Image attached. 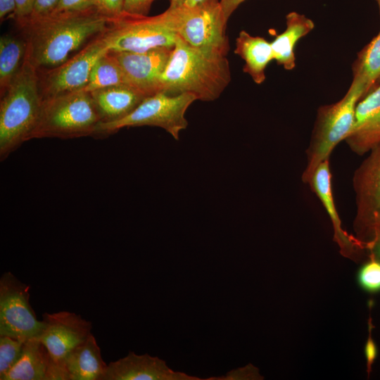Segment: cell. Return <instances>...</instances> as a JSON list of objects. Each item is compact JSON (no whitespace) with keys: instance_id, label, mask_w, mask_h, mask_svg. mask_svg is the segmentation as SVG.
Listing matches in <instances>:
<instances>
[{"instance_id":"cell-30","label":"cell","mask_w":380,"mask_h":380,"mask_svg":"<svg viewBox=\"0 0 380 380\" xmlns=\"http://www.w3.org/2000/svg\"><path fill=\"white\" fill-rule=\"evenodd\" d=\"M34 0H15V11L14 20L20 27L27 20L32 11Z\"/></svg>"},{"instance_id":"cell-31","label":"cell","mask_w":380,"mask_h":380,"mask_svg":"<svg viewBox=\"0 0 380 380\" xmlns=\"http://www.w3.org/2000/svg\"><path fill=\"white\" fill-rule=\"evenodd\" d=\"M124 12L132 15H144L154 0H123Z\"/></svg>"},{"instance_id":"cell-2","label":"cell","mask_w":380,"mask_h":380,"mask_svg":"<svg viewBox=\"0 0 380 380\" xmlns=\"http://www.w3.org/2000/svg\"><path fill=\"white\" fill-rule=\"evenodd\" d=\"M231 81L227 55L193 47L177 35L162 75V91L191 94L197 100L220 97Z\"/></svg>"},{"instance_id":"cell-13","label":"cell","mask_w":380,"mask_h":380,"mask_svg":"<svg viewBox=\"0 0 380 380\" xmlns=\"http://www.w3.org/2000/svg\"><path fill=\"white\" fill-rule=\"evenodd\" d=\"M42 317L44 327L38 338L48 349L56 366L70 350L92 334L91 323L74 312L60 311L44 313Z\"/></svg>"},{"instance_id":"cell-26","label":"cell","mask_w":380,"mask_h":380,"mask_svg":"<svg viewBox=\"0 0 380 380\" xmlns=\"http://www.w3.org/2000/svg\"><path fill=\"white\" fill-rule=\"evenodd\" d=\"M357 281L365 291L374 293L380 291V261L371 256L357 274Z\"/></svg>"},{"instance_id":"cell-37","label":"cell","mask_w":380,"mask_h":380,"mask_svg":"<svg viewBox=\"0 0 380 380\" xmlns=\"http://www.w3.org/2000/svg\"><path fill=\"white\" fill-rule=\"evenodd\" d=\"M205 0H188L187 2L185 4V6L191 7L194 6Z\"/></svg>"},{"instance_id":"cell-35","label":"cell","mask_w":380,"mask_h":380,"mask_svg":"<svg viewBox=\"0 0 380 380\" xmlns=\"http://www.w3.org/2000/svg\"><path fill=\"white\" fill-rule=\"evenodd\" d=\"M369 249L371 250L372 255L380 261V234Z\"/></svg>"},{"instance_id":"cell-34","label":"cell","mask_w":380,"mask_h":380,"mask_svg":"<svg viewBox=\"0 0 380 380\" xmlns=\"http://www.w3.org/2000/svg\"><path fill=\"white\" fill-rule=\"evenodd\" d=\"M246 0H220V4L227 20L237 7Z\"/></svg>"},{"instance_id":"cell-3","label":"cell","mask_w":380,"mask_h":380,"mask_svg":"<svg viewBox=\"0 0 380 380\" xmlns=\"http://www.w3.org/2000/svg\"><path fill=\"white\" fill-rule=\"evenodd\" d=\"M42 103L38 69L26 53L19 72L1 96V160L23 143L30 140L40 114Z\"/></svg>"},{"instance_id":"cell-18","label":"cell","mask_w":380,"mask_h":380,"mask_svg":"<svg viewBox=\"0 0 380 380\" xmlns=\"http://www.w3.org/2000/svg\"><path fill=\"white\" fill-rule=\"evenodd\" d=\"M1 380H61L56 365L38 337L26 340L22 355Z\"/></svg>"},{"instance_id":"cell-1","label":"cell","mask_w":380,"mask_h":380,"mask_svg":"<svg viewBox=\"0 0 380 380\" xmlns=\"http://www.w3.org/2000/svg\"><path fill=\"white\" fill-rule=\"evenodd\" d=\"M110 20L95 8L75 13H51L27 21L26 53L38 70L55 68L89 42L106 32Z\"/></svg>"},{"instance_id":"cell-5","label":"cell","mask_w":380,"mask_h":380,"mask_svg":"<svg viewBox=\"0 0 380 380\" xmlns=\"http://www.w3.org/2000/svg\"><path fill=\"white\" fill-rule=\"evenodd\" d=\"M101 122L94 100L82 90L42 100L40 114L30 139H73L97 134Z\"/></svg>"},{"instance_id":"cell-38","label":"cell","mask_w":380,"mask_h":380,"mask_svg":"<svg viewBox=\"0 0 380 380\" xmlns=\"http://www.w3.org/2000/svg\"><path fill=\"white\" fill-rule=\"evenodd\" d=\"M377 1L379 9V13H380V0H376Z\"/></svg>"},{"instance_id":"cell-21","label":"cell","mask_w":380,"mask_h":380,"mask_svg":"<svg viewBox=\"0 0 380 380\" xmlns=\"http://www.w3.org/2000/svg\"><path fill=\"white\" fill-rule=\"evenodd\" d=\"M286 29L271 42L275 60L286 70L296 66L294 49L298 41L315 27L313 21L305 15L292 11L286 16Z\"/></svg>"},{"instance_id":"cell-17","label":"cell","mask_w":380,"mask_h":380,"mask_svg":"<svg viewBox=\"0 0 380 380\" xmlns=\"http://www.w3.org/2000/svg\"><path fill=\"white\" fill-rule=\"evenodd\" d=\"M308 184L321 201L332 222L334 239L339 246L342 254L349 256L357 248H367L359 239L348 234L342 228L334 203L329 159L319 164Z\"/></svg>"},{"instance_id":"cell-4","label":"cell","mask_w":380,"mask_h":380,"mask_svg":"<svg viewBox=\"0 0 380 380\" xmlns=\"http://www.w3.org/2000/svg\"><path fill=\"white\" fill-rule=\"evenodd\" d=\"M369 92L362 82L353 78L342 99L318 108L305 151L306 165L302 174L303 182L308 184L316 168L329 159L335 147L350 134L355 122L356 106L360 99Z\"/></svg>"},{"instance_id":"cell-39","label":"cell","mask_w":380,"mask_h":380,"mask_svg":"<svg viewBox=\"0 0 380 380\" xmlns=\"http://www.w3.org/2000/svg\"><path fill=\"white\" fill-rule=\"evenodd\" d=\"M379 233H380V229H379Z\"/></svg>"},{"instance_id":"cell-28","label":"cell","mask_w":380,"mask_h":380,"mask_svg":"<svg viewBox=\"0 0 380 380\" xmlns=\"http://www.w3.org/2000/svg\"><path fill=\"white\" fill-rule=\"evenodd\" d=\"M95 8L94 0H60L52 13H75Z\"/></svg>"},{"instance_id":"cell-12","label":"cell","mask_w":380,"mask_h":380,"mask_svg":"<svg viewBox=\"0 0 380 380\" xmlns=\"http://www.w3.org/2000/svg\"><path fill=\"white\" fill-rule=\"evenodd\" d=\"M172 48L160 47L145 52L113 51L129 85L148 97L162 91V75Z\"/></svg>"},{"instance_id":"cell-25","label":"cell","mask_w":380,"mask_h":380,"mask_svg":"<svg viewBox=\"0 0 380 380\" xmlns=\"http://www.w3.org/2000/svg\"><path fill=\"white\" fill-rule=\"evenodd\" d=\"M27 339L0 336V378L19 360Z\"/></svg>"},{"instance_id":"cell-22","label":"cell","mask_w":380,"mask_h":380,"mask_svg":"<svg viewBox=\"0 0 380 380\" xmlns=\"http://www.w3.org/2000/svg\"><path fill=\"white\" fill-rule=\"evenodd\" d=\"M27 50L25 38L4 34L0 38V92H6L19 72Z\"/></svg>"},{"instance_id":"cell-32","label":"cell","mask_w":380,"mask_h":380,"mask_svg":"<svg viewBox=\"0 0 380 380\" xmlns=\"http://www.w3.org/2000/svg\"><path fill=\"white\" fill-rule=\"evenodd\" d=\"M367 367L369 369L377 355V348L375 343L371 337L368 338L365 348Z\"/></svg>"},{"instance_id":"cell-33","label":"cell","mask_w":380,"mask_h":380,"mask_svg":"<svg viewBox=\"0 0 380 380\" xmlns=\"http://www.w3.org/2000/svg\"><path fill=\"white\" fill-rule=\"evenodd\" d=\"M15 11V0H0V19L3 20L9 15L13 16Z\"/></svg>"},{"instance_id":"cell-29","label":"cell","mask_w":380,"mask_h":380,"mask_svg":"<svg viewBox=\"0 0 380 380\" xmlns=\"http://www.w3.org/2000/svg\"><path fill=\"white\" fill-rule=\"evenodd\" d=\"M59 1L60 0H34L32 13L25 23L27 21L51 14L57 7Z\"/></svg>"},{"instance_id":"cell-10","label":"cell","mask_w":380,"mask_h":380,"mask_svg":"<svg viewBox=\"0 0 380 380\" xmlns=\"http://www.w3.org/2000/svg\"><path fill=\"white\" fill-rule=\"evenodd\" d=\"M109 29V28H108ZM106 32L89 42L61 65L38 70L42 100L83 89L96 61L110 51Z\"/></svg>"},{"instance_id":"cell-14","label":"cell","mask_w":380,"mask_h":380,"mask_svg":"<svg viewBox=\"0 0 380 380\" xmlns=\"http://www.w3.org/2000/svg\"><path fill=\"white\" fill-rule=\"evenodd\" d=\"M171 369L166 362L148 354L130 351L124 357L110 362L101 380H202Z\"/></svg>"},{"instance_id":"cell-27","label":"cell","mask_w":380,"mask_h":380,"mask_svg":"<svg viewBox=\"0 0 380 380\" xmlns=\"http://www.w3.org/2000/svg\"><path fill=\"white\" fill-rule=\"evenodd\" d=\"M123 0H94L95 9L110 21L120 17L125 12Z\"/></svg>"},{"instance_id":"cell-24","label":"cell","mask_w":380,"mask_h":380,"mask_svg":"<svg viewBox=\"0 0 380 380\" xmlns=\"http://www.w3.org/2000/svg\"><path fill=\"white\" fill-rule=\"evenodd\" d=\"M353 73V78L362 82L369 91L380 78V30L358 53Z\"/></svg>"},{"instance_id":"cell-11","label":"cell","mask_w":380,"mask_h":380,"mask_svg":"<svg viewBox=\"0 0 380 380\" xmlns=\"http://www.w3.org/2000/svg\"><path fill=\"white\" fill-rule=\"evenodd\" d=\"M30 286L10 272L0 279V336L28 339L38 337L44 322L37 319L30 304Z\"/></svg>"},{"instance_id":"cell-20","label":"cell","mask_w":380,"mask_h":380,"mask_svg":"<svg viewBox=\"0 0 380 380\" xmlns=\"http://www.w3.org/2000/svg\"><path fill=\"white\" fill-rule=\"evenodd\" d=\"M234 53L245 62L243 72L258 84L265 80V69L274 60L271 42L263 37L253 36L241 30L236 39Z\"/></svg>"},{"instance_id":"cell-7","label":"cell","mask_w":380,"mask_h":380,"mask_svg":"<svg viewBox=\"0 0 380 380\" xmlns=\"http://www.w3.org/2000/svg\"><path fill=\"white\" fill-rule=\"evenodd\" d=\"M197 100L191 94H170L160 91L145 98L129 115L118 121L100 123L97 134H110L124 127L156 126L164 129L175 140L185 129L186 110Z\"/></svg>"},{"instance_id":"cell-15","label":"cell","mask_w":380,"mask_h":380,"mask_svg":"<svg viewBox=\"0 0 380 380\" xmlns=\"http://www.w3.org/2000/svg\"><path fill=\"white\" fill-rule=\"evenodd\" d=\"M344 141L358 156L380 145V84L358 102L353 129Z\"/></svg>"},{"instance_id":"cell-16","label":"cell","mask_w":380,"mask_h":380,"mask_svg":"<svg viewBox=\"0 0 380 380\" xmlns=\"http://www.w3.org/2000/svg\"><path fill=\"white\" fill-rule=\"evenodd\" d=\"M93 334L58 364L61 380H101L107 367Z\"/></svg>"},{"instance_id":"cell-9","label":"cell","mask_w":380,"mask_h":380,"mask_svg":"<svg viewBox=\"0 0 380 380\" xmlns=\"http://www.w3.org/2000/svg\"><path fill=\"white\" fill-rule=\"evenodd\" d=\"M357 239L370 248L380 229V145L356 169L353 177Z\"/></svg>"},{"instance_id":"cell-8","label":"cell","mask_w":380,"mask_h":380,"mask_svg":"<svg viewBox=\"0 0 380 380\" xmlns=\"http://www.w3.org/2000/svg\"><path fill=\"white\" fill-rule=\"evenodd\" d=\"M227 23L220 1L205 0L191 7H179L176 32L193 47L227 55Z\"/></svg>"},{"instance_id":"cell-23","label":"cell","mask_w":380,"mask_h":380,"mask_svg":"<svg viewBox=\"0 0 380 380\" xmlns=\"http://www.w3.org/2000/svg\"><path fill=\"white\" fill-rule=\"evenodd\" d=\"M118 85L129 86L120 64L109 51L96 61L87 84L80 90L90 93Z\"/></svg>"},{"instance_id":"cell-19","label":"cell","mask_w":380,"mask_h":380,"mask_svg":"<svg viewBox=\"0 0 380 380\" xmlns=\"http://www.w3.org/2000/svg\"><path fill=\"white\" fill-rule=\"evenodd\" d=\"M101 122L122 119L132 112L146 98L137 89L128 85H118L90 92Z\"/></svg>"},{"instance_id":"cell-36","label":"cell","mask_w":380,"mask_h":380,"mask_svg":"<svg viewBox=\"0 0 380 380\" xmlns=\"http://www.w3.org/2000/svg\"><path fill=\"white\" fill-rule=\"evenodd\" d=\"M170 7L178 8L185 5L188 0H170Z\"/></svg>"},{"instance_id":"cell-6","label":"cell","mask_w":380,"mask_h":380,"mask_svg":"<svg viewBox=\"0 0 380 380\" xmlns=\"http://www.w3.org/2000/svg\"><path fill=\"white\" fill-rule=\"evenodd\" d=\"M178 8L169 7L154 16L124 13L110 21L106 34L113 51L145 52L160 47H174Z\"/></svg>"}]
</instances>
